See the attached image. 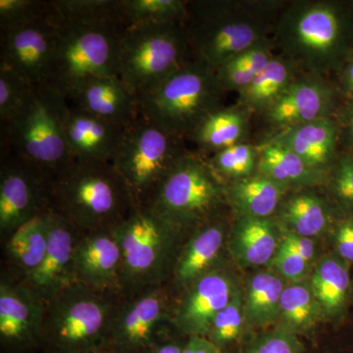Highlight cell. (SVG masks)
Instances as JSON below:
<instances>
[{
  "instance_id": "obj_1",
  "label": "cell",
  "mask_w": 353,
  "mask_h": 353,
  "mask_svg": "<svg viewBox=\"0 0 353 353\" xmlns=\"http://www.w3.org/2000/svg\"><path fill=\"white\" fill-rule=\"evenodd\" d=\"M273 34L281 57L306 75L324 78L350 58L352 18L336 2L296 1L280 16Z\"/></svg>"
},
{
  "instance_id": "obj_2",
  "label": "cell",
  "mask_w": 353,
  "mask_h": 353,
  "mask_svg": "<svg viewBox=\"0 0 353 353\" xmlns=\"http://www.w3.org/2000/svg\"><path fill=\"white\" fill-rule=\"evenodd\" d=\"M136 206L110 162L74 159L51 179L50 209L83 233L112 229Z\"/></svg>"
},
{
  "instance_id": "obj_3",
  "label": "cell",
  "mask_w": 353,
  "mask_h": 353,
  "mask_svg": "<svg viewBox=\"0 0 353 353\" xmlns=\"http://www.w3.org/2000/svg\"><path fill=\"white\" fill-rule=\"evenodd\" d=\"M272 6V2L188 1L185 26L194 59L216 72L236 55L271 43Z\"/></svg>"
},
{
  "instance_id": "obj_4",
  "label": "cell",
  "mask_w": 353,
  "mask_h": 353,
  "mask_svg": "<svg viewBox=\"0 0 353 353\" xmlns=\"http://www.w3.org/2000/svg\"><path fill=\"white\" fill-rule=\"evenodd\" d=\"M67 101L48 87L32 88L29 99L1 125V150L13 153L54 176L75 158L65 137L63 112Z\"/></svg>"
},
{
  "instance_id": "obj_5",
  "label": "cell",
  "mask_w": 353,
  "mask_h": 353,
  "mask_svg": "<svg viewBox=\"0 0 353 353\" xmlns=\"http://www.w3.org/2000/svg\"><path fill=\"white\" fill-rule=\"evenodd\" d=\"M225 92L216 72L194 59L152 94L139 99V114L188 141L209 115L224 108Z\"/></svg>"
},
{
  "instance_id": "obj_6",
  "label": "cell",
  "mask_w": 353,
  "mask_h": 353,
  "mask_svg": "<svg viewBox=\"0 0 353 353\" xmlns=\"http://www.w3.org/2000/svg\"><path fill=\"white\" fill-rule=\"evenodd\" d=\"M194 59L185 23L127 27L118 75L139 101Z\"/></svg>"
},
{
  "instance_id": "obj_7",
  "label": "cell",
  "mask_w": 353,
  "mask_h": 353,
  "mask_svg": "<svg viewBox=\"0 0 353 353\" xmlns=\"http://www.w3.org/2000/svg\"><path fill=\"white\" fill-rule=\"evenodd\" d=\"M105 292L74 283L51 297L44 303L41 340L57 353H97L117 311Z\"/></svg>"
},
{
  "instance_id": "obj_8",
  "label": "cell",
  "mask_w": 353,
  "mask_h": 353,
  "mask_svg": "<svg viewBox=\"0 0 353 353\" xmlns=\"http://www.w3.org/2000/svg\"><path fill=\"white\" fill-rule=\"evenodd\" d=\"M126 28L125 24L83 25L59 20L48 87L69 101L90 79L119 76L120 41Z\"/></svg>"
},
{
  "instance_id": "obj_9",
  "label": "cell",
  "mask_w": 353,
  "mask_h": 353,
  "mask_svg": "<svg viewBox=\"0 0 353 353\" xmlns=\"http://www.w3.org/2000/svg\"><path fill=\"white\" fill-rule=\"evenodd\" d=\"M188 152L185 139L139 114L127 128L111 164L126 183L136 205H148L158 185Z\"/></svg>"
},
{
  "instance_id": "obj_10",
  "label": "cell",
  "mask_w": 353,
  "mask_h": 353,
  "mask_svg": "<svg viewBox=\"0 0 353 353\" xmlns=\"http://www.w3.org/2000/svg\"><path fill=\"white\" fill-rule=\"evenodd\" d=\"M224 194L208 157L190 152L165 176L146 206L180 230L212 214Z\"/></svg>"
},
{
  "instance_id": "obj_11",
  "label": "cell",
  "mask_w": 353,
  "mask_h": 353,
  "mask_svg": "<svg viewBox=\"0 0 353 353\" xmlns=\"http://www.w3.org/2000/svg\"><path fill=\"white\" fill-rule=\"evenodd\" d=\"M111 230L122 252L121 289L143 290L157 285L179 230L146 205H137Z\"/></svg>"
},
{
  "instance_id": "obj_12",
  "label": "cell",
  "mask_w": 353,
  "mask_h": 353,
  "mask_svg": "<svg viewBox=\"0 0 353 353\" xmlns=\"http://www.w3.org/2000/svg\"><path fill=\"white\" fill-rule=\"evenodd\" d=\"M52 176L13 153L1 150L0 230L12 234L50 208Z\"/></svg>"
},
{
  "instance_id": "obj_13",
  "label": "cell",
  "mask_w": 353,
  "mask_h": 353,
  "mask_svg": "<svg viewBox=\"0 0 353 353\" xmlns=\"http://www.w3.org/2000/svg\"><path fill=\"white\" fill-rule=\"evenodd\" d=\"M58 32L59 20L54 13L19 29L1 32L0 68L9 70L32 87L48 85Z\"/></svg>"
},
{
  "instance_id": "obj_14",
  "label": "cell",
  "mask_w": 353,
  "mask_h": 353,
  "mask_svg": "<svg viewBox=\"0 0 353 353\" xmlns=\"http://www.w3.org/2000/svg\"><path fill=\"white\" fill-rule=\"evenodd\" d=\"M166 296L155 285L145 288L117 308L108 341L120 353H132L150 347L166 315Z\"/></svg>"
},
{
  "instance_id": "obj_15",
  "label": "cell",
  "mask_w": 353,
  "mask_h": 353,
  "mask_svg": "<svg viewBox=\"0 0 353 353\" xmlns=\"http://www.w3.org/2000/svg\"><path fill=\"white\" fill-rule=\"evenodd\" d=\"M48 245L41 266L25 279L46 303L65 288L74 284V252L83 232L68 219L50 209Z\"/></svg>"
},
{
  "instance_id": "obj_16",
  "label": "cell",
  "mask_w": 353,
  "mask_h": 353,
  "mask_svg": "<svg viewBox=\"0 0 353 353\" xmlns=\"http://www.w3.org/2000/svg\"><path fill=\"white\" fill-rule=\"evenodd\" d=\"M334 106L336 99L331 85L321 77L307 75L296 77L265 114L272 126L282 131L331 118Z\"/></svg>"
},
{
  "instance_id": "obj_17",
  "label": "cell",
  "mask_w": 353,
  "mask_h": 353,
  "mask_svg": "<svg viewBox=\"0 0 353 353\" xmlns=\"http://www.w3.org/2000/svg\"><path fill=\"white\" fill-rule=\"evenodd\" d=\"M122 252L112 230L83 233L74 252V282L108 292L120 288Z\"/></svg>"
},
{
  "instance_id": "obj_18",
  "label": "cell",
  "mask_w": 353,
  "mask_h": 353,
  "mask_svg": "<svg viewBox=\"0 0 353 353\" xmlns=\"http://www.w3.org/2000/svg\"><path fill=\"white\" fill-rule=\"evenodd\" d=\"M190 285L176 310L175 323L183 333L206 336L236 290L231 278L220 271H209Z\"/></svg>"
},
{
  "instance_id": "obj_19",
  "label": "cell",
  "mask_w": 353,
  "mask_h": 353,
  "mask_svg": "<svg viewBox=\"0 0 353 353\" xmlns=\"http://www.w3.org/2000/svg\"><path fill=\"white\" fill-rule=\"evenodd\" d=\"M44 301L26 283L0 285V339L12 347H25L41 340Z\"/></svg>"
},
{
  "instance_id": "obj_20",
  "label": "cell",
  "mask_w": 353,
  "mask_h": 353,
  "mask_svg": "<svg viewBox=\"0 0 353 353\" xmlns=\"http://www.w3.org/2000/svg\"><path fill=\"white\" fill-rule=\"evenodd\" d=\"M63 126L75 159L110 163L128 128L81 110L68 101L64 108Z\"/></svg>"
},
{
  "instance_id": "obj_21",
  "label": "cell",
  "mask_w": 353,
  "mask_h": 353,
  "mask_svg": "<svg viewBox=\"0 0 353 353\" xmlns=\"http://www.w3.org/2000/svg\"><path fill=\"white\" fill-rule=\"evenodd\" d=\"M67 101L81 110L123 127L131 126L139 116L138 99L119 76L90 79Z\"/></svg>"
},
{
  "instance_id": "obj_22",
  "label": "cell",
  "mask_w": 353,
  "mask_h": 353,
  "mask_svg": "<svg viewBox=\"0 0 353 353\" xmlns=\"http://www.w3.org/2000/svg\"><path fill=\"white\" fill-rule=\"evenodd\" d=\"M339 132L332 118H324L282 130L270 141L296 153L310 168L320 171L333 159Z\"/></svg>"
},
{
  "instance_id": "obj_23",
  "label": "cell",
  "mask_w": 353,
  "mask_h": 353,
  "mask_svg": "<svg viewBox=\"0 0 353 353\" xmlns=\"http://www.w3.org/2000/svg\"><path fill=\"white\" fill-rule=\"evenodd\" d=\"M248 130V110L239 105L223 108L209 115L188 139L196 143L199 153L208 157L243 143Z\"/></svg>"
},
{
  "instance_id": "obj_24",
  "label": "cell",
  "mask_w": 353,
  "mask_h": 353,
  "mask_svg": "<svg viewBox=\"0 0 353 353\" xmlns=\"http://www.w3.org/2000/svg\"><path fill=\"white\" fill-rule=\"evenodd\" d=\"M278 248L277 230L268 218L241 217L236 223L231 250L243 263L252 266L269 263Z\"/></svg>"
},
{
  "instance_id": "obj_25",
  "label": "cell",
  "mask_w": 353,
  "mask_h": 353,
  "mask_svg": "<svg viewBox=\"0 0 353 353\" xmlns=\"http://www.w3.org/2000/svg\"><path fill=\"white\" fill-rule=\"evenodd\" d=\"M285 190V185L261 175L236 181L226 194L243 217L268 218L277 209Z\"/></svg>"
},
{
  "instance_id": "obj_26",
  "label": "cell",
  "mask_w": 353,
  "mask_h": 353,
  "mask_svg": "<svg viewBox=\"0 0 353 353\" xmlns=\"http://www.w3.org/2000/svg\"><path fill=\"white\" fill-rule=\"evenodd\" d=\"M296 70L289 60L274 57L263 71L239 92L236 105L248 112H266L296 78Z\"/></svg>"
},
{
  "instance_id": "obj_27",
  "label": "cell",
  "mask_w": 353,
  "mask_h": 353,
  "mask_svg": "<svg viewBox=\"0 0 353 353\" xmlns=\"http://www.w3.org/2000/svg\"><path fill=\"white\" fill-rule=\"evenodd\" d=\"M223 241L224 231L219 224H210L199 230L176 260V283L192 285L208 273L222 250Z\"/></svg>"
},
{
  "instance_id": "obj_28",
  "label": "cell",
  "mask_w": 353,
  "mask_h": 353,
  "mask_svg": "<svg viewBox=\"0 0 353 353\" xmlns=\"http://www.w3.org/2000/svg\"><path fill=\"white\" fill-rule=\"evenodd\" d=\"M48 210L18 228L7 243V254L24 273L25 279L41 266L46 254L50 234Z\"/></svg>"
},
{
  "instance_id": "obj_29",
  "label": "cell",
  "mask_w": 353,
  "mask_h": 353,
  "mask_svg": "<svg viewBox=\"0 0 353 353\" xmlns=\"http://www.w3.org/2000/svg\"><path fill=\"white\" fill-rule=\"evenodd\" d=\"M257 167L261 175L284 185L310 183L320 176V171L310 168L296 153L271 141L262 148Z\"/></svg>"
},
{
  "instance_id": "obj_30",
  "label": "cell",
  "mask_w": 353,
  "mask_h": 353,
  "mask_svg": "<svg viewBox=\"0 0 353 353\" xmlns=\"http://www.w3.org/2000/svg\"><path fill=\"white\" fill-rule=\"evenodd\" d=\"M282 279L275 274L260 273L250 279L246 292L245 316L252 324L265 326L280 315V303L285 290Z\"/></svg>"
},
{
  "instance_id": "obj_31",
  "label": "cell",
  "mask_w": 353,
  "mask_h": 353,
  "mask_svg": "<svg viewBox=\"0 0 353 353\" xmlns=\"http://www.w3.org/2000/svg\"><path fill=\"white\" fill-rule=\"evenodd\" d=\"M350 285L347 267L341 259L328 257L316 267L310 285L323 310L334 313L347 301Z\"/></svg>"
},
{
  "instance_id": "obj_32",
  "label": "cell",
  "mask_w": 353,
  "mask_h": 353,
  "mask_svg": "<svg viewBox=\"0 0 353 353\" xmlns=\"http://www.w3.org/2000/svg\"><path fill=\"white\" fill-rule=\"evenodd\" d=\"M267 43L245 51L223 64L216 71L218 80L226 92H240L261 73L275 55Z\"/></svg>"
},
{
  "instance_id": "obj_33",
  "label": "cell",
  "mask_w": 353,
  "mask_h": 353,
  "mask_svg": "<svg viewBox=\"0 0 353 353\" xmlns=\"http://www.w3.org/2000/svg\"><path fill=\"white\" fill-rule=\"evenodd\" d=\"M62 22L83 25L125 24L120 0H51Z\"/></svg>"
},
{
  "instance_id": "obj_34",
  "label": "cell",
  "mask_w": 353,
  "mask_h": 353,
  "mask_svg": "<svg viewBox=\"0 0 353 353\" xmlns=\"http://www.w3.org/2000/svg\"><path fill=\"white\" fill-rule=\"evenodd\" d=\"M127 27L185 23L188 1L182 0H120Z\"/></svg>"
},
{
  "instance_id": "obj_35",
  "label": "cell",
  "mask_w": 353,
  "mask_h": 353,
  "mask_svg": "<svg viewBox=\"0 0 353 353\" xmlns=\"http://www.w3.org/2000/svg\"><path fill=\"white\" fill-rule=\"evenodd\" d=\"M283 217L294 234L311 239L326 229L329 214L322 199L315 194H303L292 196L285 203Z\"/></svg>"
},
{
  "instance_id": "obj_36",
  "label": "cell",
  "mask_w": 353,
  "mask_h": 353,
  "mask_svg": "<svg viewBox=\"0 0 353 353\" xmlns=\"http://www.w3.org/2000/svg\"><path fill=\"white\" fill-rule=\"evenodd\" d=\"M323 310L312 288L305 283H294L283 292L280 314L294 330H306L314 326Z\"/></svg>"
},
{
  "instance_id": "obj_37",
  "label": "cell",
  "mask_w": 353,
  "mask_h": 353,
  "mask_svg": "<svg viewBox=\"0 0 353 353\" xmlns=\"http://www.w3.org/2000/svg\"><path fill=\"white\" fill-rule=\"evenodd\" d=\"M209 163L219 178H248L256 165V152L252 145L241 143L211 155Z\"/></svg>"
},
{
  "instance_id": "obj_38",
  "label": "cell",
  "mask_w": 353,
  "mask_h": 353,
  "mask_svg": "<svg viewBox=\"0 0 353 353\" xmlns=\"http://www.w3.org/2000/svg\"><path fill=\"white\" fill-rule=\"evenodd\" d=\"M53 14L51 1L0 0V34L19 29Z\"/></svg>"
},
{
  "instance_id": "obj_39",
  "label": "cell",
  "mask_w": 353,
  "mask_h": 353,
  "mask_svg": "<svg viewBox=\"0 0 353 353\" xmlns=\"http://www.w3.org/2000/svg\"><path fill=\"white\" fill-rule=\"evenodd\" d=\"M245 309L240 292H236L226 307L216 316L211 326L210 341L221 347L238 338L243 327Z\"/></svg>"
},
{
  "instance_id": "obj_40",
  "label": "cell",
  "mask_w": 353,
  "mask_h": 353,
  "mask_svg": "<svg viewBox=\"0 0 353 353\" xmlns=\"http://www.w3.org/2000/svg\"><path fill=\"white\" fill-rule=\"evenodd\" d=\"M32 88L12 72L0 68V123L12 118L25 105Z\"/></svg>"
},
{
  "instance_id": "obj_41",
  "label": "cell",
  "mask_w": 353,
  "mask_h": 353,
  "mask_svg": "<svg viewBox=\"0 0 353 353\" xmlns=\"http://www.w3.org/2000/svg\"><path fill=\"white\" fill-rule=\"evenodd\" d=\"M271 263L283 277L297 283L305 277L309 262L282 241Z\"/></svg>"
},
{
  "instance_id": "obj_42",
  "label": "cell",
  "mask_w": 353,
  "mask_h": 353,
  "mask_svg": "<svg viewBox=\"0 0 353 353\" xmlns=\"http://www.w3.org/2000/svg\"><path fill=\"white\" fill-rule=\"evenodd\" d=\"M299 343L287 331H275L260 339L250 353H299Z\"/></svg>"
},
{
  "instance_id": "obj_43",
  "label": "cell",
  "mask_w": 353,
  "mask_h": 353,
  "mask_svg": "<svg viewBox=\"0 0 353 353\" xmlns=\"http://www.w3.org/2000/svg\"><path fill=\"white\" fill-rule=\"evenodd\" d=\"M333 188L336 196L353 209V157H343L334 169Z\"/></svg>"
},
{
  "instance_id": "obj_44",
  "label": "cell",
  "mask_w": 353,
  "mask_h": 353,
  "mask_svg": "<svg viewBox=\"0 0 353 353\" xmlns=\"http://www.w3.org/2000/svg\"><path fill=\"white\" fill-rule=\"evenodd\" d=\"M336 245L341 259L353 262V220L345 221L339 226Z\"/></svg>"
},
{
  "instance_id": "obj_45",
  "label": "cell",
  "mask_w": 353,
  "mask_h": 353,
  "mask_svg": "<svg viewBox=\"0 0 353 353\" xmlns=\"http://www.w3.org/2000/svg\"><path fill=\"white\" fill-rule=\"evenodd\" d=\"M283 243L307 262H310L314 257L315 246L311 239L296 234H287Z\"/></svg>"
},
{
  "instance_id": "obj_46",
  "label": "cell",
  "mask_w": 353,
  "mask_h": 353,
  "mask_svg": "<svg viewBox=\"0 0 353 353\" xmlns=\"http://www.w3.org/2000/svg\"><path fill=\"white\" fill-rule=\"evenodd\" d=\"M183 353H220L219 347L206 336H190L189 343L183 347Z\"/></svg>"
},
{
  "instance_id": "obj_47",
  "label": "cell",
  "mask_w": 353,
  "mask_h": 353,
  "mask_svg": "<svg viewBox=\"0 0 353 353\" xmlns=\"http://www.w3.org/2000/svg\"><path fill=\"white\" fill-rule=\"evenodd\" d=\"M339 81L341 92L353 101V57H350L340 69Z\"/></svg>"
},
{
  "instance_id": "obj_48",
  "label": "cell",
  "mask_w": 353,
  "mask_h": 353,
  "mask_svg": "<svg viewBox=\"0 0 353 353\" xmlns=\"http://www.w3.org/2000/svg\"><path fill=\"white\" fill-rule=\"evenodd\" d=\"M341 124L345 127V132H347L348 141L352 143L353 145V101L345 106L341 113L339 114Z\"/></svg>"
},
{
  "instance_id": "obj_49",
  "label": "cell",
  "mask_w": 353,
  "mask_h": 353,
  "mask_svg": "<svg viewBox=\"0 0 353 353\" xmlns=\"http://www.w3.org/2000/svg\"><path fill=\"white\" fill-rule=\"evenodd\" d=\"M183 347L176 343H168L152 347L148 353H183Z\"/></svg>"
}]
</instances>
